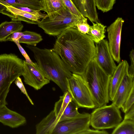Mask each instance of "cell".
Segmentation results:
<instances>
[{"label": "cell", "mask_w": 134, "mask_h": 134, "mask_svg": "<svg viewBox=\"0 0 134 134\" xmlns=\"http://www.w3.org/2000/svg\"><path fill=\"white\" fill-rule=\"evenodd\" d=\"M95 45V60L103 70L111 77L116 66L111 54L108 42L104 39Z\"/></svg>", "instance_id": "8fae6325"}, {"label": "cell", "mask_w": 134, "mask_h": 134, "mask_svg": "<svg viewBox=\"0 0 134 134\" xmlns=\"http://www.w3.org/2000/svg\"><path fill=\"white\" fill-rule=\"evenodd\" d=\"M23 32V35L19 40L20 43H24L28 46H36L43 40L41 36L36 32L28 31Z\"/></svg>", "instance_id": "7402d4cb"}, {"label": "cell", "mask_w": 134, "mask_h": 134, "mask_svg": "<svg viewBox=\"0 0 134 134\" xmlns=\"http://www.w3.org/2000/svg\"><path fill=\"white\" fill-rule=\"evenodd\" d=\"M14 43L16 45L20 52L25 58L26 62L30 64H33L34 62L32 61L25 50L20 45L19 41L15 42Z\"/></svg>", "instance_id": "1f68e13d"}, {"label": "cell", "mask_w": 134, "mask_h": 134, "mask_svg": "<svg viewBox=\"0 0 134 134\" xmlns=\"http://www.w3.org/2000/svg\"><path fill=\"white\" fill-rule=\"evenodd\" d=\"M10 18L12 20L23 21L38 25L41 18L29 12L19 9L13 5L7 6L1 13Z\"/></svg>", "instance_id": "9a60e30c"}, {"label": "cell", "mask_w": 134, "mask_h": 134, "mask_svg": "<svg viewBox=\"0 0 134 134\" xmlns=\"http://www.w3.org/2000/svg\"><path fill=\"white\" fill-rule=\"evenodd\" d=\"M23 25L21 21L12 20L4 22L0 24V41H6L7 38L16 32H21Z\"/></svg>", "instance_id": "ac0fdd59"}, {"label": "cell", "mask_w": 134, "mask_h": 134, "mask_svg": "<svg viewBox=\"0 0 134 134\" xmlns=\"http://www.w3.org/2000/svg\"><path fill=\"white\" fill-rule=\"evenodd\" d=\"M67 80V91L78 107L95 108L90 91L82 76L72 73Z\"/></svg>", "instance_id": "52a82bcc"}, {"label": "cell", "mask_w": 134, "mask_h": 134, "mask_svg": "<svg viewBox=\"0 0 134 134\" xmlns=\"http://www.w3.org/2000/svg\"><path fill=\"white\" fill-rule=\"evenodd\" d=\"M24 61L14 54H0V108L8 104L6 98L12 83L22 76Z\"/></svg>", "instance_id": "277c9868"}, {"label": "cell", "mask_w": 134, "mask_h": 134, "mask_svg": "<svg viewBox=\"0 0 134 134\" xmlns=\"http://www.w3.org/2000/svg\"><path fill=\"white\" fill-rule=\"evenodd\" d=\"M109 133L106 131L99 130L91 129L90 128L82 132L81 134H108Z\"/></svg>", "instance_id": "d6a6232c"}, {"label": "cell", "mask_w": 134, "mask_h": 134, "mask_svg": "<svg viewBox=\"0 0 134 134\" xmlns=\"http://www.w3.org/2000/svg\"><path fill=\"white\" fill-rule=\"evenodd\" d=\"M22 75L25 83L38 90L50 82V80L44 75L36 62L31 64L23 60Z\"/></svg>", "instance_id": "9c48e42d"}, {"label": "cell", "mask_w": 134, "mask_h": 134, "mask_svg": "<svg viewBox=\"0 0 134 134\" xmlns=\"http://www.w3.org/2000/svg\"><path fill=\"white\" fill-rule=\"evenodd\" d=\"M87 19L78 23L76 26L77 30L81 33L83 34H87L88 33L90 26L87 22Z\"/></svg>", "instance_id": "83f0119b"}, {"label": "cell", "mask_w": 134, "mask_h": 134, "mask_svg": "<svg viewBox=\"0 0 134 134\" xmlns=\"http://www.w3.org/2000/svg\"><path fill=\"white\" fill-rule=\"evenodd\" d=\"M124 20L118 17L107 28L108 44L111 56L117 63L120 61V48L122 27Z\"/></svg>", "instance_id": "30bf717a"}, {"label": "cell", "mask_w": 134, "mask_h": 134, "mask_svg": "<svg viewBox=\"0 0 134 134\" xmlns=\"http://www.w3.org/2000/svg\"><path fill=\"white\" fill-rule=\"evenodd\" d=\"M67 9L71 13L81 18L85 17L77 9L71 0H62Z\"/></svg>", "instance_id": "4316f807"}, {"label": "cell", "mask_w": 134, "mask_h": 134, "mask_svg": "<svg viewBox=\"0 0 134 134\" xmlns=\"http://www.w3.org/2000/svg\"><path fill=\"white\" fill-rule=\"evenodd\" d=\"M78 11L92 23L99 22L95 0H71Z\"/></svg>", "instance_id": "2e32d148"}, {"label": "cell", "mask_w": 134, "mask_h": 134, "mask_svg": "<svg viewBox=\"0 0 134 134\" xmlns=\"http://www.w3.org/2000/svg\"><path fill=\"white\" fill-rule=\"evenodd\" d=\"M0 122L14 128L25 125L26 120L24 116L9 109L5 105L0 108Z\"/></svg>", "instance_id": "7c38bea8"}, {"label": "cell", "mask_w": 134, "mask_h": 134, "mask_svg": "<svg viewBox=\"0 0 134 134\" xmlns=\"http://www.w3.org/2000/svg\"><path fill=\"white\" fill-rule=\"evenodd\" d=\"M125 114L124 120L134 121V104Z\"/></svg>", "instance_id": "836d02e7"}, {"label": "cell", "mask_w": 134, "mask_h": 134, "mask_svg": "<svg viewBox=\"0 0 134 134\" xmlns=\"http://www.w3.org/2000/svg\"><path fill=\"white\" fill-rule=\"evenodd\" d=\"M90 114V125L96 129L115 128L122 121L120 109L114 104L95 108Z\"/></svg>", "instance_id": "5b68a950"}, {"label": "cell", "mask_w": 134, "mask_h": 134, "mask_svg": "<svg viewBox=\"0 0 134 134\" xmlns=\"http://www.w3.org/2000/svg\"><path fill=\"white\" fill-rule=\"evenodd\" d=\"M96 6L103 13L107 12L112 9L116 0H95Z\"/></svg>", "instance_id": "d4e9b609"}, {"label": "cell", "mask_w": 134, "mask_h": 134, "mask_svg": "<svg viewBox=\"0 0 134 134\" xmlns=\"http://www.w3.org/2000/svg\"><path fill=\"white\" fill-rule=\"evenodd\" d=\"M129 65L125 60L119 62L111 76L109 87V98L112 101L124 77L128 74Z\"/></svg>", "instance_id": "4fadbf2b"}, {"label": "cell", "mask_w": 134, "mask_h": 134, "mask_svg": "<svg viewBox=\"0 0 134 134\" xmlns=\"http://www.w3.org/2000/svg\"><path fill=\"white\" fill-rule=\"evenodd\" d=\"M89 90L96 108L107 105L109 100V87L111 76L97 63L94 57L82 75Z\"/></svg>", "instance_id": "3957f363"}, {"label": "cell", "mask_w": 134, "mask_h": 134, "mask_svg": "<svg viewBox=\"0 0 134 134\" xmlns=\"http://www.w3.org/2000/svg\"><path fill=\"white\" fill-rule=\"evenodd\" d=\"M90 117V114L84 113L74 118L59 122L52 134H81L89 128Z\"/></svg>", "instance_id": "ba28073f"}, {"label": "cell", "mask_w": 134, "mask_h": 134, "mask_svg": "<svg viewBox=\"0 0 134 134\" xmlns=\"http://www.w3.org/2000/svg\"><path fill=\"white\" fill-rule=\"evenodd\" d=\"M86 18L79 17L71 13L67 9L65 12L57 15L52 19H49L47 15L42 19L38 25L46 34L57 36L69 29L76 28L78 23Z\"/></svg>", "instance_id": "8992f818"}, {"label": "cell", "mask_w": 134, "mask_h": 134, "mask_svg": "<svg viewBox=\"0 0 134 134\" xmlns=\"http://www.w3.org/2000/svg\"><path fill=\"white\" fill-rule=\"evenodd\" d=\"M79 108L72 100L69 102L61 116L59 122L75 118L80 114L78 111Z\"/></svg>", "instance_id": "cb8c5ba5"}, {"label": "cell", "mask_w": 134, "mask_h": 134, "mask_svg": "<svg viewBox=\"0 0 134 134\" xmlns=\"http://www.w3.org/2000/svg\"><path fill=\"white\" fill-rule=\"evenodd\" d=\"M129 57L131 61V65L129 67L128 74L131 77H134V51L133 49L130 52Z\"/></svg>", "instance_id": "f546056e"}, {"label": "cell", "mask_w": 134, "mask_h": 134, "mask_svg": "<svg viewBox=\"0 0 134 134\" xmlns=\"http://www.w3.org/2000/svg\"><path fill=\"white\" fill-rule=\"evenodd\" d=\"M40 0H0V13L6 7L14 5H20L40 10Z\"/></svg>", "instance_id": "ffe728a7"}, {"label": "cell", "mask_w": 134, "mask_h": 134, "mask_svg": "<svg viewBox=\"0 0 134 134\" xmlns=\"http://www.w3.org/2000/svg\"><path fill=\"white\" fill-rule=\"evenodd\" d=\"M134 86V77L126 75L116 91L112 104L121 108Z\"/></svg>", "instance_id": "5bb4252c"}, {"label": "cell", "mask_w": 134, "mask_h": 134, "mask_svg": "<svg viewBox=\"0 0 134 134\" xmlns=\"http://www.w3.org/2000/svg\"><path fill=\"white\" fill-rule=\"evenodd\" d=\"M92 23L93 25L90 26L87 34L95 43H98L105 37L106 26L99 22Z\"/></svg>", "instance_id": "44dd1931"}, {"label": "cell", "mask_w": 134, "mask_h": 134, "mask_svg": "<svg viewBox=\"0 0 134 134\" xmlns=\"http://www.w3.org/2000/svg\"><path fill=\"white\" fill-rule=\"evenodd\" d=\"M72 100L71 96L68 91L64 93L60 97L59 99L54 104L53 110L56 116V120L54 124L56 125L59 120L64 110L70 102Z\"/></svg>", "instance_id": "d6986e66"}, {"label": "cell", "mask_w": 134, "mask_h": 134, "mask_svg": "<svg viewBox=\"0 0 134 134\" xmlns=\"http://www.w3.org/2000/svg\"><path fill=\"white\" fill-rule=\"evenodd\" d=\"M112 134H134V121L124 120L113 131Z\"/></svg>", "instance_id": "603a6c76"}, {"label": "cell", "mask_w": 134, "mask_h": 134, "mask_svg": "<svg viewBox=\"0 0 134 134\" xmlns=\"http://www.w3.org/2000/svg\"><path fill=\"white\" fill-rule=\"evenodd\" d=\"M26 47L33 52L36 62L46 76L64 93L67 91V79L72 76V73L59 55L52 49L28 45Z\"/></svg>", "instance_id": "7a4b0ae2"}, {"label": "cell", "mask_w": 134, "mask_h": 134, "mask_svg": "<svg viewBox=\"0 0 134 134\" xmlns=\"http://www.w3.org/2000/svg\"><path fill=\"white\" fill-rule=\"evenodd\" d=\"M14 81L15 84L20 89L21 92L26 96L31 104L34 105V103L28 95L21 78L19 76Z\"/></svg>", "instance_id": "f1b7e54d"}, {"label": "cell", "mask_w": 134, "mask_h": 134, "mask_svg": "<svg viewBox=\"0 0 134 134\" xmlns=\"http://www.w3.org/2000/svg\"><path fill=\"white\" fill-rule=\"evenodd\" d=\"M23 35V33L22 32H14L8 37L6 38V41H11L14 42L19 41L20 38Z\"/></svg>", "instance_id": "4dcf8cb0"}, {"label": "cell", "mask_w": 134, "mask_h": 134, "mask_svg": "<svg viewBox=\"0 0 134 134\" xmlns=\"http://www.w3.org/2000/svg\"><path fill=\"white\" fill-rule=\"evenodd\" d=\"M40 10L46 12L49 18L52 19L57 15L65 12L67 8L62 0H40Z\"/></svg>", "instance_id": "e0dca14e"}, {"label": "cell", "mask_w": 134, "mask_h": 134, "mask_svg": "<svg viewBox=\"0 0 134 134\" xmlns=\"http://www.w3.org/2000/svg\"><path fill=\"white\" fill-rule=\"evenodd\" d=\"M134 103V86L132 88L128 96L121 107L125 113L129 110Z\"/></svg>", "instance_id": "484cf974"}, {"label": "cell", "mask_w": 134, "mask_h": 134, "mask_svg": "<svg viewBox=\"0 0 134 134\" xmlns=\"http://www.w3.org/2000/svg\"><path fill=\"white\" fill-rule=\"evenodd\" d=\"M52 49L71 72L81 76L95 57L96 52L94 41L87 34L81 33L75 27L57 36Z\"/></svg>", "instance_id": "6da1fadb"}]
</instances>
